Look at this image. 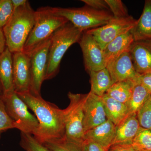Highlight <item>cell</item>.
I'll use <instances>...</instances> for the list:
<instances>
[{
    "instance_id": "44dd1931",
    "label": "cell",
    "mask_w": 151,
    "mask_h": 151,
    "mask_svg": "<svg viewBox=\"0 0 151 151\" xmlns=\"http://www.w3.org/2000/svg\"><path fill=\"white\" fill-rule=\"evenodd\" d=\"M90 76V92L102 97L113 84L111 75L106 68L97 71H88Z\"/></svg>"
},
{
    "instance_id": "d6986e66",
    "label": "cell",
    "mask_w": 151,
    "mask_h": 151,
    "mask_svg": "<svg viewBox=\"0 0 151 151\" xmlns=\"http://www.w3.org/2000/svg\"><path fill=\"white\" fill-rule=\"evenodd\" d=\"M131 32L134 41H151V0L145 1L142 13Z\"/></svg>"
},
{
    "instance_id": "4dcf8cb0",
    "label": "cell",
    "mask_w": 151,
    "mask_h": 151,
    "mask_svg": "<svg viewBox=\"0 0 151 151\" xmlns=\"http://www.w3.org/2000/svg\"><path fill=\"white\" fill-rule=\"evenodd\" d=\"M86 6L97 10L110 11L105 0H81Z\"/></svg>"
},
{
    "instance_id": "f1b7e54d",
    "label": "cell",
    "mask_w": 151,
    "mask_h": 151,
    "mask_svg": "<svg viewBox=\"0 0 151 151\" xmlns=\"http://www.w3.org/2000/svg\"><path fill=\"white\" fill-rule=\"evenodd\" d=\"M14 12L12 0H0V28L9 22Z\"/></svg>"
},
{
    "instance_id": "8d00e7d4",
    "label": "cell",
    "mask_w": 151,
    "mask_h": 151,
    "mask_svg": "<svg viewBox=\"0 0 151 151\" xmlns=\"http://www.w3.org/2000/svg\"><path fill=\"white\" fill-rule=\"evenodd\" d=\"M3 94L2 87L1 84L0 83V95H2Z\"/></svg>"
},
{
    "instance_id": "6da1fadb",
    "label": "cell",
    "mask_w": 151,
    "mask_h": 151,
    "mask_svg": "<svg viewBox=\"0 0 151 151\" xmlns=\"http://www.w3.org/2000/svg\"><path fill=\"white\" fill-rule=\"evenodd\" d=\"M17 93L34 113L38 121V128L33 136L39 142L43 144L64 137L63 110L45 101L41 96H35L29 92Z\"/></svg>"
},
{
    "instance_id": "4fadbf2b",
    "label": "cell",
    "mask_w": 151,
    "mask_h": 151,
    "mask_svg": "<svg viewBox=\"0 0 151 151\" xmlns=\"http://www.w3.org/2000/svg\"><path fill=\"white\" fill-rule=\"evenodd\" d=\"M113 84L130 80L139 81L140 74L137 73L133 65L129 51L127 52L108 63L106 66Z\"/></svg>"
},
{
    "instance_id": "52a82bcc",
    "label": "cell",
    "mask_w": 151,
    "mask_h": 151,
    "mask_svg": "<svg viewBox=\"0 0 151 151\" xmlns=\"http://www.w3.org/2000/svg\"><path fill=\"white\" fill-rule=\"evenodd\" d=\"M6 111L14 123L15 129L22 133L35 134L39 127L36 117L31 114L28 106L16 92L2 95Z\"/></svg>"
},
{
    "instance_id": "8fae6325",
    "label": "cell",
    "mask_w": 151,
    "mask_h": 151,
    "mask_svg": "<svg viewBox=\"0 0 151 151\" xmlns=\"http://www.w3.org/2000/svg\"><path fill=\"white\" fill-rule=\"evenodd\" d=\"M83 108L85 133L107 120L102 97L89 92L86 94Z\"/></svg>"
},
{
    "instance_id": "836d02e7",
    "label": "cell",
    "mask_w": 151,
    "mask_h": 151,
    "mask_svg": "<svg viewBox=\"0 0 151 151\" xmlns=\"http://www.w3.org/2000/svg\"><path fill=\"white\" fill-rule=\"evenodd\" d=\"M108 151H136L132 145H115L111 146Z\"/></svg>"
},
{
    "instance_id": "2e32d148",
    "label": "cell",
    "mask_w": 151,
    "mask_h": 151,
    "mask_svg": "<svg viewBox=\"0 0 151 151\" xmlns=\"http://www.w3.org/2000/svg\"><path fill=\"white\" fill-rule=\"evenodd\" d=\"M0 83L3 95L15 92L13 65V53L7 47L0 56Z\"/></svg>"
},
{
    "instance_id": "e0dca14e",
    "label": "cell",
    "mask_w": 151,
    "mask_h": 151,
    "mask_svg": "<svg viewBox=\"0 0 151 151\" xmlns=\"http://www.w3.org/2000/svg\"><path fill=\"white\" fill-rule=\"evenodd\" d=\"M115 131V125L107 119L103 124L86 132L84 140L94 142L109 149L113 143Z\"/></svg>"
},
{
    "instance_id": "484cf974",
    "label": "cell",
    "mask_w": 151,
    "mask_h": 151,
    "mask_svg": "<svg viewBox=\"0 0 151 151\" xmlns=\"http://www.w3.org/2000/svg\"><path fill=\"white\" fill-rule=\"evenodd\" d=\"M20 145L26 151H52L39 142L33 135L22 132Z\"/></svg>"
},
{
    "instance_id": "3957f363",
    "label": "cell",
    "mask_w": 151,
    "mask_h": 151,
    "mask_svg": "<svg viewBox=\"0 0 151 151\" xmlns=\"http://www.w3.org/2000/svg\"><path fill=\"white\" fill-rule=\"evenodd\" d=\"M68 22L65 18L53 13L51 7L38 9L35 11V23L22 52L29 56L35 50L50 38L57 30Z\"/></svg>"
},
{
    "instance_id": "5b68a950",
    "label": "cell",
    "mask_w": 151,
    "mask_h": 151,
    "mask_svg": "<svg viewBox=\"0 0 151 151\" xmlns=\"http://www.w3.org/2000/svg\"><path fill=\"white\" fill-rule=\"evenodd\" d=\"M51 9L83 32L103 26L113 17L110 11L97 10L86 5L76 8L51 7Z\"/></svg>"
},
{
    "instance_id": "8992f818",
    "label": "cell",
    "mask_w": 151,
    "mask_h": 151,
    "mask_svg": "<svg viewBox=\"0 0 151 151\" xmlns=\"http://www.w3.org/2000/svg\"><path fill=\"white\" fill-rule=\"evenodd\" d=\"M70 101L67 108L63 109L65 133L64 137L82 144L84 140V104L86 94H68Z\"/></svg>"
},
{
    "instance_id": "9c48e42d",
    "label": "cell",
    "mask_w": 151,
    "mask_h": 151,
    "mask_svg": "<svg viewBox=\"0 0 151 151\" xmlns=\"http://www.w3.org/2000/svg\"><path fill=\"white\" fill-rule=\"evenodd\" d=\"M50 39L51 37L41 45L29 55L31 63L29 93L35 96H41V88L45 80L47 70Z\"/></svg>"
},
{
    "instance_id": "4316f807",
    "label": "cell",
    "mask_w": 151,
    "mask_h": 151,
    "mask_svg": "<svg viewBox=\"0 0 151 151\" xmlns=\"http://www.w3.org/2000/svg\"><path fill=\"white\" fill-rule=\"evenodd\" d=\"M140 126L151 130V94L137 113Z\"/></svg>"
},
{
    "instance_id": "7c38bea8",
    "label": "cell",
    "mask_w": 151,
    "mask_h": 151,
    "mask_svg": "<svg viewBox=\"0 0 151 151\" xmlns=\"http://www.w3.org/2000/svg\"><path fill=\"white\" fill-rule=\"evenodd\" d=\"M13 65L15 92H29L31 83L30 57L22 52L13 53Z\"/></svg>"
},
{
    "instance_id": "f35d334b",
    "label": "cell",
    "mask_w": 151,
    "mask_h": 151,
    "mask_svg": "<svg viewBox=\"0 0 151 151\" xmlns=\"http://www.w3.org/2000/svg\"></svg>"
},
{
    "instance_id": "ac0fdd59",
    "label": "cell",
    "mask_w": 151,
    "mask_h": 151,
    "mask_svg": "<svg viewBox=\"0 0 151 151\" xmlns=\"http://www.w3.org/2000/svg\"><path fill=\"white\" fill-rule=\"evenodd\" d=\"M134 41L133 35L130 31L116 37L106 45L103 50L106 66L123 53L129 51Z\"/></svg>"
},
{
    "instance_id": "7a4b0ae2",
    "label": "cell",
    "mask_w": 151,
    "mask_h": 151,
    "mask_svg": "<svg viewBox=\"0 0 151 151\" xmlns=\"http://www.w3.org/2000/svg\"><path fill=\"white\" fill-rule=\"evenodd\" d=\"M35 21V11L28 1L14 10L9 20L3 28L6 47L12 53L23 51Z\"/></svg>"
},
{
    "instance_id": "30bf717a",
    "label": "cell",
    "mask_w": 151,
    "mask_h": 151,
    "mask_svg": "<svg viewBox=\"0 0 151 151\" xmlns=\"http://www.w3.org/2000/svg\"><path fill=\"white\" fill-rule=\"evenodd\" d=\"M78 43L83 53L85 70L87 72L97 71L106 67L103 50L91 35L84 32Z\"/></svg>"
},
{
    "instance_id": "1f68e13d",
    "label": "cell",
    "mask_w": 151,
    "mask_h": 151,
    "mask_svg": "<svg viewBox=\"0 0 151 151\" xmlns=\"http://www.w3.org/2000/svg\"><path fill=\"white\" fill-rule=\"evenodd\" d=\"M84 151H108L109 149L91 141L84 140L83 142Z\"/></svg>"
},
{
    "instance_id": "d6a6232c",
    "label": "cell",
    "mask_w": 151,
    "mask_h": 151,
    "mask_svg": "<svg viewBox=\"0 0 151 151\" xmlns=\"http://www.w3.org/2000/svg\"><path fill=\"white\" fill-rule=\"evenodd\" d=\"M139 82L151 94V73L140 75Z\"/></svg>"
},
{
    "instance_id": "74e56055",
    "label": "cell",
    "mask_w": 151,
    "mask_h": 151,
    "mask_svg": "<svg viewBox=\"0 0 151 151\" xmlns=\"http://www.w3.org/2000/svg\"><path fill=\"white\" fill-rule=\"evenodd\" d=\"M151 151V150H146V151Z\"/></svg>"
},
{
    "instance_id": "d590c367",
    "label": "cell",
    "mask_w": 151,
    "mask_h": 151,
    "mask_svg": "<svg viewBox=\"0 0 151 151\" xmlns=\"http://www.w3.org/2000/svg\"><path fill=\"white\" fill-rule=\"evenodd\" d=\"M14 10L25 5L28 1L26 0H12Z\"/></svg>"
},
{
    "instance_id": "d4e9b609",
    "label": "cell",
    "mask_w": 151,
    "mask_h": 151,
    "mask_svg": "<svg viewBox=\"0 0 151 151\" xmlns=\"http://www.w3.org/2000/svg\"><path fill=\"white\" fill-rule=\"evenodd\" d=\"M132 145L136 151L151 150V130L140 127Z\"/></svg>"
},
{
    "instance_id": "603a6c76",
    "label": "cell",
    "mask_w": 151,
    "mask_h": 151,
    "mask_svg": "<svg viewBox=\"0 0 151 151\" xmlns=\"http://www.w3.org/2000/svg\"><path fill=\"white\" fill-rule=\"evenodd\" d=\"M151 93L139 82L135 84L132 97L127 103L128 116L137 115L138 111L151 95Z\"/></svg>"
},
{
    "instance_id": "e575fe53",
    "label": "cell",
    "mask_w": 151,
    "mask_h": 151,
    "mask_svg": "<svg viewBox=\"0 0 151 151\" xmlns=\"http://www.w3.org/2000/svg\"><path fill=\"white\" fill-rule=\"evenodd\" d=\"M6 39L3 32V28H0V56L6 48Z\"/></svg>"
},
{
    "instance_id": "9a60e30c",
    "label": "cell",
    "mask_w": 151,
    "mask_h": 151,
    "mask_svg": "<svg viewBox=\"0 0 151 151\" xmlns=\"http://www.w3.org/2000/svg\"><path fill=\"white\" fill-rule=\"evenodd\" d=\"M140 127L137 115H129L115 126V134L112 145H132Z\"/></svg>"
},
{
    "instance_id": "7402d4cb",
    "label": "cell",
    "mask_w": 151,
    "mask_h": 151,
    "mask_svg": "<svg viewBox=\"0 0 151 151\" xmlns=\"http://www.w3.org/2000/svg\"><path fill=\"white\" fill-rule=\"evenodd\" d=\"M136 83L130 80L116 82L113 84L105 94L120 103L127 104L132 97Z\"/></svg>"
},
{
    "instance_id": "cb8c5ba5",
    "label": "cell",
    "mask_w": 151,
    "mask_h": 151,
    "mask_svg": "<svg viewBox=\"0 0 151 151\" xmlns=\"http://www.w3.org/2000/svg\"><path fill=\"white\" fill-rule=\"evenodd\" d=\"M43 145L52 151H84L83 143L75 142L64 137L47 141Z\"/></svg>"
},
{
    "instance_id": "ffe728a7",
    "label": "cell",
    "mask_w": 151,
    "mask_h": 151,
    "mask_svg": "<svg viewBox=\"0 0 151 151\" xmlns=\"http://www.w3.org/2000/svg\"><path fill=\"white\" fill-rule=\"evenodd\" d=\"M101 97L104 103L107 119L115 126L121 123L128 116V109L126 104L114 100L106 94Z\"/></svg>"
},
{
    "instance_id": "277c9868",
    "label": "cell",
    "mask_w": 151,
    "mask_h": 151,
    "mask_svg": "<svg viewBox=\"0 0 151 151\" xmlns=\"http://www.w3.org/2000/svg\"><path fill=\"white\" fill-rule=\"evenodd\" d=\"M83 32L68 22L53 33L50 39L45 80L57 75L63 55L72 45L78 42Z\"/></svg>"
},
{
    "instance_id": "f546056e",
    "label": "cell",
    "mask_w": 151,
    "mask_h": 151,
    "mask_svg": "<svg viewBox=\"0 0 151 151\" xmlns=\"http://www.w3.org/2000/svg\"><path fill=\"white\" fill-rule=\"evenodd\" d=\"M113 17L116 18L129 16L128 10L121 0H105Z\"/></svg>"
},
{
    "instance_id": "83f0119b",
    "label": "cell",
    "mask_w": 151,
    "mask_h": 151,
    "mask_svg": "<svg viewBox=\"0 0 151 151\" xmlns=\"http://www.w3.org/2000/svg\"><path fill=\"white\" fill-rule=\"evenodd\" d=\"M14 128V123L7 113L2 95H0V137L3 132Z\"/></svg>"
},
{
    "instance_id": "5bb4252c",
    "label": "cell",
    "mask_w": 151,
    "mask_h": 151,
    "mask_svg": "<svg viewBox=\"0 0 151 151\" xmlns=\"http://www.w3.org/2000/svg\"><path fill=\"white\" fill-rule=\"evenodd\" d=\"M129 52L133 65L139 74L151 73V41H134Z\"/></svg>"
},
{
    "instance_id": "ba28073f",
    "label": "cell",
    "mask_w": 151,
    "mask_h": 151,
    "mask_svg": "<svg viewBox=\"0 0 151 151\" xmlns=\"http://www.w3.org/2000/svg\"><path fill=\"white\" fill-rule=\"evenodd\" d=\"M137 22V20L132 16L121 18L113 17L103 26L86 31L93 37L103 50L106 45L116 37L131 31Z\"/></svg>"
}]
</instances>
